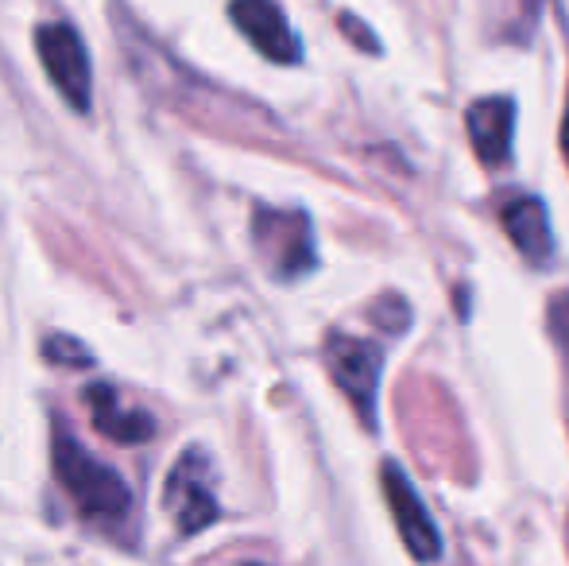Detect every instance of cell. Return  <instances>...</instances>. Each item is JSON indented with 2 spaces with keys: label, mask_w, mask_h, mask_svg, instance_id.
<instances>
[{
  "label": "cell",
  "mask_w": 569,
  "mask_h": 566,
  "mask_svg": "<svg viewBox=\"0 0 569 566\" xmlns=\"http://www.w3.org/2000/svg\"><path fill=\"white\" fill-rule=\"evenodd\" d=\"M54 474H59L62 489L78 500V508L93 520H120L132 505L128 485L106 461L86 454L70 435H59V443H54Z\"/></svg>",
  "instance_id": "obj_1"
},
{
  "label": "cell",
  "mask_w": 569,
  "mask_h": 566,
  "mask_svg": "<svg viewBox=\"0 0 569 566\" xmlns=\"http://www.w3.org/2000/svg\"><path fill=\"white\" fill-rule=\"evenodd\" d=\"M36 51L39 62H43L47 78L54 82V90L86 113L93 98V78H90V54H86V43L70 23H43L36 31Z\"/></svg>",
  "instance_id": "obj_2"
},
{
  "label": "cell",
  "mask_w": 569,
  "mask_h": 566,
  "mask_svg": "<svg viewBox=\"0 0 569 566\" xmlns=\"http://www.w3.org/2000/svg\"><path fill=\"white\" fill-rule=\"evenodd\" d=\"M256 245L268 257L271 272L295 280V276L310 272L315 265V241H310V226L302 214H283V210H256Z\"/></svg>",
  "instance_id": "obj_3"
},
{
  "label": "cell",
  "mask_w": 569,
  "mask_h": 566,
  "mask_svg": "<svg viewBox=\"0 0 569 566\" xmlns=\"http://www.w3.org/2000/svg\"><path fill=\"white\" fill-rule=\"evenodd\" d=\"M326 361H330V373L338 380V388L357 404L360 419L372 427V411H376V385H380V369H383V354L372 346V341L360 338H341L333 334L330 349H326Z\"/></svg>",
  "instance_id": "obj_4"
},
{
  "label": "cell",
  "mask_w": 569,
  "mask_h": 566,
  "mask_svg": "<svg viewBox=\"0 0 569 566\" xmlns=\"http://www.w3.org/2000/svg\"><path fill=\"white\" fill-rule=\"evenodd\" d=\"M210 466L198 450H190L179 466L171 469V481H167V508L174 513L179 520L182 536H194V532L210 528L218 520V500H213L210 489Z\"/></svg>",
  "instance_id": "obj_5"
},
{
  "label": "cell",
  "mask_w": 569,
  "mask_h": 566,
  "mask_svg": "<svg viewBox=\"0 0 569 566\" xmlns=\"http://www.w3.org/2000/svg\"><path fill=\"white\" fill-rule=\"evenodd\" d=\"M229 16L240 31L248 36V43L271 62H299L302 59V47H299V36L295 28L287 23L283 8L276 0H232L229 4Z\"/></svg>",
  "instance_id": "obj_6"
},
{
  "label": "cell",
  "mask_w": 569,
  "mask_h": 566,
  "mask_svg": "<svg viewBox=\"0 0 569 566\" xmlns=\"http://www.w3.org/2000/svg\"><path fill=\"white\" fill-rule=\"evenodd\" d=\"M383 493H388V505H391V516L399 524V536H403L407 552L422 563H435L442 555V536H438L435 520L430 513L422 508V497L415 493V485L399 474V466H383Z\"/></svg>",
  "instance_id": "obj_7"
},
{
  "label": "cell",
  "mask_w": 569,
  "mask_h": 566,
  "mask_svg": "<svg viewBox=\"0 0 569 566\" xmlns=\"http://www.w3.org/2000/svg\"><path fill=\"white\" fill-rule=\"evenodd\" d=\"M469 140L480 163L500 167L511 156V132H516V106L511 98H480L469 106Z\"/></svg>",
  "instance_id": "obj_8"
},
{
  "label": "cell",
  "mask_w": 569,
  "mask_h": 566,
  "mask_svg": "<svg viewBox=\"0 0 569 566\" xmlns=\"http://www.w3.org/2000/svg\"><path fill=\"white\" fill-rule=\"evenodd\" d=\"M503 229L516 241V249L535 265H547V257L555 252V234H550L547 206L539 198H511L503 206Z\"/></svg>",
  "instance_id": "obj_9"
},
{
  "label": "cell",
  "mask_w": 569,
  "mask_h": 566,
  "mask_svg": "<svg viewBox=\"0 0 569 566\" xmlns=\"http://www.w3.org/2000/svg\"><path fill=\"white\" fill-rule=\"evenodd\" d=\"M86 400H90V416H93V427L101 430V435L117 438V443L124 446H136L143 443V438H151V416H143V411H124L117 400V393L109 385H93L90 393H86Z\"/></svg>",
  "instance_id": "obj_10"
},
{
  "label": "cell",
  "mask_w": 569,
  "mask_h": 566,
  "mask_svg": "<svg viewBox=\"0 0 569 566\" xmlns=\"http://www.w3.org/2000/svg\"><path fill=\"white\" fill-rule=\"evenodd\" d=\"M43 354H47V361H59V365H90V354H86V346L82 341H74V338H47V346H43Z\"/></svg>",
  "instance_id": "obj_11"
},
{
  "label": "cell",
  "mask_w": 569,
  "mask_h": 566,
  "mask_svg": "<svg viewBox=\"0 0 569 566\" xmlns=\"http://www.w3.org/2000/svg\"><path fill=\"white\" fill-rule=\"evenodd\" d=\"M341 28H345V31H352V36H357V43L365 47V51H376V43H372V31H365V28H360V23L352 20V16H341Z\"/></svg>",
  "instance_id": "obj_12"
},
{
  "label": "cell",
  "mask_w": 569,
  "mask_h": 566,
  "mask_svg": "<svg viewBox=\"0 0 569 566\" xmlns=\"http://www.w3.org/2000/svg\"><path fill=\"white\" fill-rule=\"evenodd\" d=\"M562 148H566V159H569V109H566V121H562Z\"/></svg>",
  "instance_id": "obj_13"
}]
</instances>
